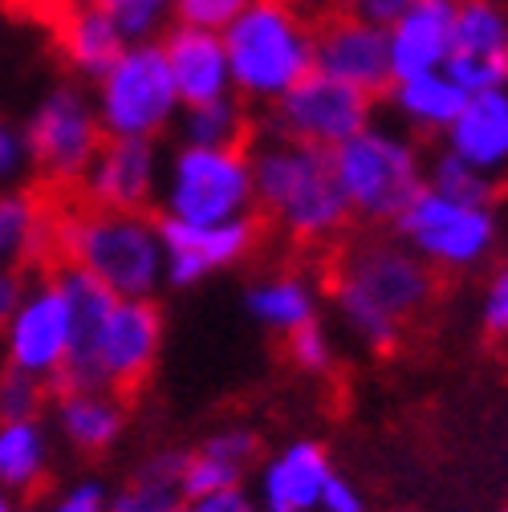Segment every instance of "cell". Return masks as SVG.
Masks as SVG:
<instances>
[{"label": "cell", "mask_w": 508, "mask_h": 512, "mask_svg": "<svg viewBox=\"0 0 508 512\" xmlns=\"http://www.w3.org/2000/svg\"><path fill=\"white\" fill-rule=\"evenodd\" d=\"M330 309L338 330L370 350L391 354L403 342L407 322L431 305L435 269L399 236H370L342 248L330 269Z\"/></svg>", "instance_id": "obj_1"}, {"label": "cell", "mask_w": 508, "mask_h": 512, "mask_svg": "<svg viewBox=\"0 0 508 512\" xmlns=\"http://www.w3.org/2000/svg\"><path fill=\"white\" fill-rule=\"evenodd\" d=\"M74 301V350L53 391L94 387V391H135L151 378L163 350V309L155 297H114L98 281L53 269Z\"/></svg>", "instance_id": "obj_2"}, {"label": "cell", "mask_w": 508, "mask_h": 512, "mask_svg": "<svg viewBox=\"0 0 508 512\" xmlns=\"http://www.w3.org/2000/svg\"><path fill=\"white\" fill-rule=\"evenodd\" d=\"M257 216L297 248H330L354 224L330 151H317L257 126L248 143Z\"/></svg>", "instance_id": "obj_3"}, {"label": "cell", "mask_w": 508, "mask_h": 512, "mask_svg": "<svg viewBox=\"0 0 508 512\" xmlns=\"http://www.w3.org/2000/svg\"><path fill=\"white\" fill-rule=\"evenodd\" d=\"M57 265L98 281L114 297H155L167 285L159 216L86 204L57 208Z\"/></svg>", "instance_id": "obj_4"}, {"label": "cell", "mask_w": 508, "mask_h": 512, "mask_svg": "<svg viewBox=\"0 0 508 512\" xmlns=\"http://www.w3.org/2000/svg\"><path fill=\"white\" fill-rule=\"evenodd\" d=\"M220 37L232 94L252 110H269L313 74V21L285 0H252Z\"/></svg>", "instance_id": "obj_5"}, {"label": "cell", "mask_w": 508, "mask_h": 512, "mask_svg": "<svg viewBox=\"0 0 508 512\" xmlns=\"http://www.w3.org/2000/svg\"><path fill=\"white\" fill-rule=\"evenodd\" d=\"M346 208L358 224L395 228L427 183V159L415 135L391 122H370L350 143L330 151Z\"/></svg>", "instance_id": "obj_6"}, {"label": "cell", "mask_w": 508, "mask_h": 512, "mask_svg": "<svg viewBox=\"0 0 508 512\" xmlns=\"http://www.w3.org/2000/svg\"><path fill=\"white\" fill-rule=\"evenodd\" d=\"M159 220L179 224H232L257 216L248 147H183L175 143L163 159Z\"/></svg>", "instance_id": "obj_7"}, {"label": "cell", "mask_w": 508, "mask_h": 512, "mask_svg": "<svg viewBox=\"0 0 508 512\" xmlns=\"http://www.w3.org/2000/svg\"><path fill=\"white\" fill-rule=\"evenodd\" d=\"M94 110L106 139H147L159 143L175 131L183 110L163 41H135L118 53L114 66L94 82Z\"/></svg>", "instance_id": "obj_8"}, {"label": "cell", "mask_w": 508, "mask_h": 512, "mask_svg": "<svg viewBox=\"0 0 508 512\" xmlns=\"http://www.w3.org/2000/svg\"><path fill=\"white\" fill-rule=\"evenodd\" d=\"M25 139L33 155V175L49 191L78 187L106 143V131L94 110V94L82 82H57L33 106L25 122Z\"/></svg>", "instance_id": "obj_9"}, {"label": "cell", "mask_w": 508, "mask_h": 512, "mask_svg": "<svg viewBox=\"0 0 508 512\" xmlns=\"http://www.w3.org/2000/svg\"><path fill=\"white\" fill-rule=\"evenodd\" d=\"M395 236L419 252L435 273H468L484 265L496 248V216L492 208L448 200L423 183V191L395 220Z\"/></svg>", "instance_id": "obj_10"}, {"label": "cell", "mask_w": 508, "mask_h": 512, "mask_svg": "<svg viewBox=\"0 0 508 512\" xmlns=\"http://www.w3.org/2000/svg\"><path fill=\"white\" fill-rule=\"evenodd\" d=\"M74 350V301L57 273L29 277L21 305L0 330V354L9 370H21L53 391Z\"/></svg>", "instance_id": "obj_11"}, {"label": "cell", "mask_w": 508, "mask_h": 512, "mask_svg": "<svg viewBox=\"0 0 508 512\" xmlns=\"http://www.w3.org/2000/svg\"><path fill=\"white\" fill-rule=\"evenodd\" d=\"M374 106H378L374 94H362L346 82H334L313 70L281 102L265 110L261 131L317 147V151H338L342 143H350L358 131H366L374 122Z\"/></svg>", "instance_id": "obj_12"}, {"label": "cell", "mask_w": 508, "mask_h": 512, "mask_svg": "<svg viewBox=\"0 0 508 512\" xmlns=\"http://www.w3.org/2000/svg\"><path fill=\"white\" fill-rule=\"evenodd\" d=\"M163 232V269L171 289H196L220 273L244 265L261 244V216L232 224H179L159 220Z\"/></svg>", "instance_id": "obj_13"}, {"label": "cell", "mask_w": 508, "mask_h": 512, "mask_svg": "<svg viewBox=\"0 0 508 512\" xmlns=\"http://www.w3.org/2000/svg\"><path fill=\"white\" fill-rule=\"evenodd\" d=\"M163 183V151L147 139H106L82 175L78 204L106 212H155Z\"/></svg>", "instance_id": "obj_14"}, {"label": "cell", "mask_w": 508, "mask_h": 512, "mask_svg": "<svg viewBox=\"0 0 508 512\" xmlns=\"http://www.w3.org/2000/svg\"><path fill=\"white\" fill-rule=\"evenodd\" d=\"M313 70L362 94L383 98L391 90L387 29L366 25L342 9L313 21Z\"/></svg>", "instance_id": "obj_15"}, {"label": "cell", "mask_w": 508, "mask_h": 512, "mask_svg": "<svg viewBox=\"0 0 508 512\" xmlns=\"http://www.w3.org/2000/svg\"><path fill=\"white\" fill-rule=\"evenodd\" d=\"M448 70L464 94L508 86V5L500 0H460Z\"/></svg>", "instance_id": "obj_16"}, {"label": "cell", "mask_w": 508, "mask_h": 512, "mask_svg": "<svg viewBox=\"0 0 508 512\" xmlns=\"http://www.w3.org/2000/svg\"><path fill=\"white\" fill-rule=\"evenodd\" d=\"M57 443L78 460L110 456L126 435V395L118 391H94V387H66L53 391L45 411Z\"/></svg>", "instance_id": "obj_17"}, {"label": "cell", "mask_w": 508, "mask_h": 512, "mask_svg": "<svg viewBox=\"0 0 508 512\" xmlns=\"http://www.w3.org/2000/svg\"><path fill=\"white\" fill-rule=\"evenodd\" d=\"M57 261V204L37 187H0V273L37 277Z\"/></svg>", "instance_id": "obj_18"}, {"label": "cell", "mask_w": 508, "mask_h": 512, "mask_svg": "<svg viewBox=\"0 0 508 512\" xmlns=\"http://www.w3.org/2000/svg\"><path fill=\"white\" fill-rule=\"evenodd\" d=\"M334 472L322 439H289L257 468L252 500L261 512H317Z\"/></svg>", "instance_id": "obj_19"}, {"label": "cell", "mask_w": 508, "mask_h": 512, "mask_svg": "<svg viewBox=\"0 0 508 512\" xmlns=\"http://www.w3.org/2000/svg\"><path fill=\"white\" fill-rule=\"evenodd\" d=\"M456 5L460 0H411V5L387 25L391 82L435 74V70L448 66L452 33H456Z\"/></svg>", "instance_id": "obj_20"}, {"label": "cell", "mask_w": 508, "mask_h": 512, "mask_svg": "<svg viewBox=\"0 0 508 512\" xmlns=\"http://www.w3.org/2000/svg\"><path fill=\"white\" fill-rule=\"evenodd\" d=\"M261 468V435L248 423H228L204 435L196 447H183V468H179V492L204 496L224 488H244V480Z\"/></svg>", "instance_id": "obj_21"}, {"label": "cell", "mask_w": 508, "mask_h": 512, "mask_svg": "<svg viewBox=\"0 0 508 512\" xmlns=\"http://www.w3.org/2000/svg\"><path fill=\"white\" fill-rule=\"evenodd\" d=\"M322 285L305 269H269L261 277H252L244 285V313L252 326H261L265 334L289 338L309 322H322Z\"/></svg>", "instance_id": "obj_22"}, {"label": "cell", "mask_w": 508, "mask_h": 512, "mask_svg": "<svg viewBox=\"0 0 508 512\" xmlns=\"http://www.w3.org/2000/svg\"><path fill=\"white\" fill-rule=\"evenodd\" d=\"M443 151L488 179L508 175V86L468 94L456 122L443 131Z\"/></svg>", "instance_id": "obj_23"}, {"label": "cell", "mask_w": 508, "mask_h": 512, "mask_svg": "<svg viewBox=\"0 0 508 512\" xmlns=\"http://www.w3.org/2000/svg\"><path fill=\"white\" fill-rule=\"evenodd\" d=\"M167 70L175 82V94L183 106L212 102L232 94V74H228V53L224 37L212 29H192V25H171L163 37Z\"/></svg>", "instance_id": "obj_24"}, {"label": "cell", "mask_w": 508, "mask_h": 512, "mask_svg": "<svg viewBox=\"0 0 508 512\" xmlns=\"http://www.w3.org/2000/svg\"><path fill=\"white\" fill-rule=\"evenodd\" d=\"M57 435L49 419H0V492L37 500L57 468Z\"/></svg>", "instance_id": "obj_25"}, {"label": "cell", "mask_w": 508, "mask_h": 512, "mask_svg": "<svg viewBox=\"0 0 508 512\" xmlns=\"http://www.w3.org/2000/svg\"><path fill=\"white\" fill-rule=\"evenodd\" d=\"M57 49H61V61L70 66L74 82L94 86L126 49V37L114 29L106 13H98L86 0H66V9L57 17Z\"/></svg>", "instance_id": "obj_26"}, {"label": "cell", "mask_w": 508, "mask_h": 512, "mask_svg": "<svg viewBox=\"0 0 508 512\" xmlns=\"http://www.w3.org/2000/svg\"><path fill=\"white\" fill-rule=\"evenodd\" d=\"M391 114L399 118V126L407 135H439L456 122V114L464 110L468 94L456 86V78L448 70H435V74H419V78H399L387 90Z\"/></svg>", "instance_id": "obj_27"}, {"label": "cell", "mask_w": 508, "mask_h": 512, "mask_svg": "<svg viewBox=\"0 0 508 512\" xmlns=\"http://www.w3.org/2000/svg\"><path fill=\"white\" fill-rule=\"evenodd\" d=\"M171 135L183 147H248L257 135V118L236 94H224L212 102L183 106Z\"/></svg>", "instance_id": "obj_28"}, {"label": "cell", "mask_w": 508, "mask_h": 512, "mask_svg": "<svg viewBox=\"0 0 508 512\" xmlns=\"http://www.w3.org/2000/svg\"><path fill=\"white\" fill-rule=\"evenodd\" d=\"M179 468H183V447H163L151 452L118 492H110L106 512H183L179 492Z\"/></svg>", "instance_id": "obj_29"}, {"label": "cell", "mask_w": 508, "mask_h": 512, "mask_svg": "<svg viewBox=\"0 0 508 512\" xmlns=\"http://www.w3.org/2000/svg\"><path fill=\"white\" fill-rule=\"evenodd\" d=\"M86 5L106 13L114 29L126 37V45L159 41L175 25V0H86Z\"/></svg>", "instance_id": "obj_30"}, {"label": "cell", "mask_w": 508, "mask_h": 512, "mask_svg": "<svg viewBox=\"0 0 508 512\" xmlns=\"http://www.w3.org/2000/svg\"><path fill=\"white\" fill-rule=\"evenodd\" d=\"M427 187L439 191L448 200H460V204H476V208H492V196H496V179L480 175L476 167H468L464 159L439 151L427 159Z\"/></svg>", "instance_id": "obj_31"}, {"label": "cell", "mask_w": 508, "mask_h": 512, "mask_svg": "<svg viewBox=\"0 0 508 512\" xmlns=\"http://www.w3.org/2000/svg\"><path fill=\"white\" fill-rule=\"evenodd\" d=\"M285 354H289V362H293L301 374H309V378L334 374V370H338V358H342L338 334H334L326 322H309V326H301L297 334H289V338H285Z\"/></svg>", "instance_id": "obj_32"}, {"label": "cell", "mask_w": 508, "mask_h": 512, "mask_svg": "<svg viewBox=\"0 0 508 512\" xmlns=\"http://www.w3.org/2000/svg\"><path fill=\"white\" fill-rule=\"evenodd\" d=\"M110 488L98 476H74L45 488L37 500H29V512H106Z\"/></svg>", "instance_id": "obj_33"}, {"label": "cell", "mask_w": 508, "mask_h": 512, "mask_svg": "<svg viewBox=\"0 0 508 512\" xmlns=\"http://www.w3.org/2000/svg\"><path fill=\"white\" fill-rule=\"evenodd\" d=\"M53 391L45 382L21 374V370H0V419H41L49 411Z\"/></svg>", "instance_id": "obj_34"}, {"label": "cell", "mask_w": 508, "mask_h": 512, "mask_svg": "<svg viewBox=\"0 0 508 512\" xmlns=\"http://www.w3.org/2000/svg\"><path fill=\"white\" fill-rule=\"evenodd\" d=\"M248 5L252 0H175V25L224 33Z\"/></svg>", "instance_id": "obj_35"}, {"label": "cell", "mask_w": 508, "mask_h": 512, "mask_svg": "<svg viewBox=\"0 0 508 512\" xmlns=\"http://www.w3.org/2000/svg\"><path fill=\"white\" fill-rule=\"evenodd\" d=\"M33 175V155L25 126L0 118V187H21Z\"/></svg>", "instance_id": "obj_36"}, {"label": "cell", "mask_w": 508, "mask_h": 512, "mask_svg": "<svg viewBox=\"0 0 508 512\" xmlns=\"http://www.w3.org/2000/svg\"><path fill=\"white\" fill-rule=\"evenodd\" d=\"M480 326L488 338L496 342H508V265H500L488 285H484V297H480Z\"/></svg>", "instance_id": "obj_37"}, {"label": "cell", "mask_w": 508, "mask_h": 512, "mask_svg": "<svg viewBox=\"0 0 508 512\" xmlns=\"http://www.w3.org/2000/svg\"><path fill=\"white\" fill-rule=\"evenodd\" d=\"M183 512H261L248 488H224V492H204V496H187Z\"/></svg>", "instance_id": "obj_38"}, {"label": "cell", "mask_w": 508, "mask_h": 512, "mask_svg": "<svg viewBox=\"0 0 508 512\" xmlns=\"http://www.w3.org/2000/svg\"><path fill=\"white\" fill-rule=\"evenodd\" d=\"M317 512H370V500H366V492L350 476L334 472L330 484H326V492H322V504H317Z\"/></svg>", "instance_id": "obj_39"}, {"label": "cell", "mask_w": 508, "mask_h": 512, "mask_svg": "<svg viewBox=\"0 0 508 512\" xmlns=\"http://www.w3.org/2000/svg\"><path fill=\"white\" fill-rule=\"evenodd\" d=\"M25 285H29V277H21V273H0V330L9 326L13 309L21 305V293H25Z\"/></svg>", "instance_id": "obj_40"}, {"label": "cell", "mask_w": 508, "mask_h": 512, "mask_svg": "<svg viewBox=\"0 0 508 512\" xmlns=\"http://www.w3.org/2000/svg\"><path fill=\"white\" fill-rule=\"evenodd\" d=\"M285 5H293V9L305 13L309 21H322V17H330V13L342 9V0H285Z\"/></svg>", "instance_id": "obj_41"}, {"label": "cell", "mask_w": 508, "mask_h": 512, "mask_svg": "<svg viewBox=\"0 0 508 512\" xmlns=\"http://www.w3.org/2000/svg\"><path fill=\"white\" fill-rule=\"evenodd\" d=\"M0 512H29V504L17 500V496H5V492H0Z\"/></svg>", "instance_id": "obj_42"}, {"label": "cell", "mask_w": 508, "mask_h": 512, "mask_svg": "<svg viewBox=\"0 0 508 512\" xmlns=\"http://www.w3.org/2000/svg\"><path fill=\"white\" fill-rule=\"evenodd\" d=\"M500 512H508V504H504V508H500Z\"/></svg>", "instance_id": "obj_43"}, {"label": "cell", "mask_w": 508, "mask_h": 512, "mask_svg": "<svg viewBox=\"0 0 508 512\" xmlns=\"http://www.w3.org/2000/svg\"><path fill=\"white\" fill-rule=\"evenodd\" d=\"M500 5H508V0H500Z\"/></svg>", "instance_id": "obj_44"}]
</instances>
